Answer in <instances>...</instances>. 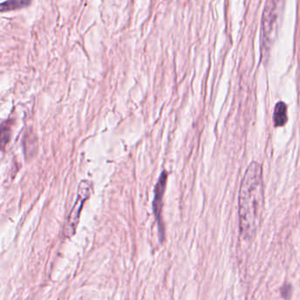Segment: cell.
<instances>
[{"mask_svg": "<svg viewBox=\"0 0 300 300\" xmlns=\"http://www.w3.org/2000/svg\"><path fill=\"white\" fill-rule=\"evenodd\" d=\"M264 209L262 166L251 163L242 179L239 195L240 231L245 240L251 241L260 227Z\"/></svg>", "mask_w": 300, "mask_h": 300, "instance_id": "obj_1", "label": "cell"}, {"mask_svg": "<svg viewBox=\"0 0 300 300\" xmlns=\"http://www.w3.org/2000/svg\"><path fill=\"white\" fill-rule=\"evenodd\" d=\"M93 192V184L88 181H82L78 186V197L75 202L74 206L68 215L66 222L63 234L67 238H71L76 233L78 227L79 219H80L81 210L83 209L85 201L90 197Z\"/></svg>", "mask_w": 300, "mask_h": 300, "instance_id": "obj_2", "label": "cell"}, {"mask_svg": "<svg viewBox=\"0 0 300 300\" xmlns=\"http://www.w3.org/2000/svg\"><path fill=\"white\" fill-rule=\"evenodd\" d=\"M279 2L268 1L265 5L263 18V50H269V46L272 41L278 14H279Z\"/></svg>", "mask_w": 300, "mask_h": 300, "instance_id": "obj_3", "label": "cell"}, {"mask_svg": "<svg viewBox=\"0 0 300 300\" xmlns=\"http://www.w3.org/2000/svg\"><path fill=\"white\" fill-rule=\"evenodd\" d=\"M168 174L166 171L161 173L157 183L155 185V196L153 201V209L155 213V219L157 221L158 228L160 232V237L164 236V225L161 222V209H163V199L167 183Z\"/></svg>", "mask_w": 300, "mask_h": 300, "instance_id": "obj_4", "label": "cell"}, {"mask_svg": "<svg viewBox=\"0 0 300 300\" xmlns=\"http://www.w3.org/2000/svg\"><path fill=\"white\" fill-rule=\"evenodd\" d=\"M288 121L287 106L285 102L279 101L276 103L273 115V122L275 127H283Z\"/></svg>", "mask_w": 300, "mask_h": 300, "instance_id": "obj_5", "label": "cell"}, {"mask_svg": "<svg viewBox=\"0 0 300 300\" xmlns=\"http://www.w3.org/2000/svg\"><path fill=\"white\" fill-rule=\"evenodd\" d=\"M11 122L7 121L0 125V150L4 151L11 138Z\"/></svg>", "mask_w": 300, "mask_h": 300, "instance_id": "obj_6", "label": "cell"}, {"mask_svg": "<svg viewBox=\"0 0 300 300\" xmlns=\"http://www.w3.org/2000/svg\"><path fill=\"white\" fill-rule=\"evenodd\" d=\"M29 4L30 2L28 1H7V2L0 4V12L19 9L22 7H27Z\"/></svg>", "mask_w": 300, "mask_h": 300, "instance_id": "obj_7", "label": "cell"}]
</instances>
